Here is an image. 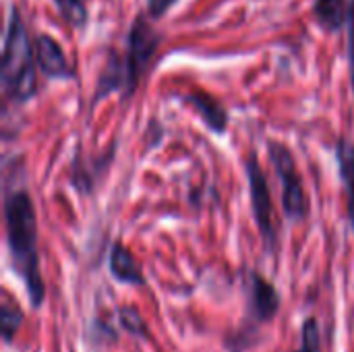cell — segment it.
<instances>
[{"label": "cell", "mask_w": 354, "mask_h": 352, "mask_svg": "<svg viewBox=\"0 0 354 352\" xmlns=\"http://www.w3.org/2000/svg\"><path fill=\"white\" fill-rule=\"evenodd\" d=\"M2 214L12 272L21 278L29 305L33 309H41L46 301V284L39 270L37 214L27 189H6Z\"/></svg>", "instance_id": "1"}, {"label": "cell", "mask_w": 354, "mask_h": 352, "mask_svg": "<svg viewBox=\"0 0 354 352\" xmlns=\"http://www.w3.org/2000/svg\"><path fill=\"white\" fill-rule=\"evenodd\" d=\"M0 89L2 98L12 104H27L37 93V62L33 39L21 17V10L12 4L2 39L0 62Z\"/></svg>", "instance_id": "2"}, {"label": "cell", "mask_w": 354, "mask_h": 352, "mask_svg": "<svg viewBox=\"0 0 354 352\" xmlns=\"http://www.w3.org/2000/svg\"><path fill=\"white\" fill-rule=\"evenodd\" d=\"M164 33L158 31L145 12H139L133 17L129 31H127V46H124V71H127V85L120 95L122 102L131 100L141 83V79L147 75V71L153 64V58L162 46Z\"/></svg>", "instance_id": "3"}, {"label": "cell", "mask_w": 354, "mask_h": 352, "mask_svg": "<svg viewBox=\"0 0 354 352\" xmlns=\"http://www.w3.org/2000/svg\"><path fill=\"white\" fill-rule=\"evenodd\" d=\"M268 156L270 162L282 183V212L288 222H303L309 212V197L303 185V176L299 172L295 154L290 151L288 145L276 139H268Z\"/></svg>", "instance_id": "4"}, {"label": "cell", "mask_w": 354, "mask_h": 352, "mask_svg": "<svg viewBox=\"0 0 354 352\" xmlns=\"http://www.w3.org/2000/svg\"><path fill=\"white\" fill-rule=\"evenodd\" d=\"M245 174H247V187H249V199H251V216L253 222L261 234V241L266 245L268 253H276L280 243H278V232L274 224V201H272V189L266 176V170L257 158L255 151L249 154L245 162Z\"/></svg>", "instance_id": "5"}, {"label": "cell", "mask_w": 354, "mask_h": 352, "mask_svg": "<svg viewBox=\"0 0 354 352\" xmlns=\"http://www.w3.org/2000/svg\"><path fill=\"white\" fill-rule=\"evenodd\" d=\"M245 290H247V319L253 326L272 324L282 309V295L278 293V288L257 270H247Z\"/></svg>", "instance_id": "6"}, {"label": "cell", "mask_w": 354, "mask_h": 352, "mask_svg": "<svg viewBox=\"0 0 354 352\" xmlns=\"http://www.w3.org/2000/svg\"><path fill=\"white\" fill-rule=\"evenodd\" d=\"M33 48H35V62L39 73L50 79V81H68L75 79L77 73L66 60V54L58 39L50 33H37L33 37Z\"/></svg>", "instance_id": "7"}, {"label": "cell", "mask_w": 354, "mask_h": 352, "mask_svg": "<svg viewBox=\"0 0 354 352\" xmlns=\"http://www.w3.org/2000/svg\"><path fill=\"white\" fill-rule=\"evenodd\" d=\"M180 100H183L185 104H189V106L199 114L201 122H203L212 133H216V135H224V133H226L230 116H228L226 106H224L218 98H214V95L207 93V91L195 89V91L185 93Z\"/></svg>", "instance_id": "8"}, {"label": "cell", "mask_w": 354, "mask_h": 352, "mask_svg": "<svg viewBox=\"0 0 354 352\" xmlns=\"http://www.w3.org/2000/svg\"><path fill=\"white\" fill-rule=\"evenodd\" d=\"M124 85H127V71H124V56L122 52L110 48L108 50V56H106V62L97 75V83H95V89H93V95H91V110L102 102L106 100L110 93H120L124 91Z\"/></svg>", "instance_id": "9"}, {"label": "cell", "mask_w": 354, "mask_h": 352, "mask_svg": "<svg viewBox=\"0 0 354 352\" xmlns=\"http://www.w3.org/2000/svg\"><path fill=\"white\" fill-rule=\"evenodd\" d=\"M108 270H110V276L120 282V284H129V286H145V274L137 261V257L131 253V249L116 241L110 249V255H108Z\"/></svg>", "instance_id": "10"}, {"label": "cell", "mask_w": 354, "mask_h": 352, "mask_svg": "<svg viewBox=\"0 0 354 352\" xmlns=\"http://www.w3.org/2000/svg\"><path fill=\"white\" fill-rule=\"evenodd\" d=\"M334 156L338 164V174L346 193V222L354 232V141L351 137H338L334 145Z\"/></svg>", "instance_id": "11"}, {"label": "cell", "mask_w": 354, "mask_h": 352, "mask_svg": "<svg viewBox=\"0 0 354 352\" xmlns=\"http://www.w3.org/2000/svg\"><path fill=\"white\" fill-rule=\"evenodd\" d=\"M351 0H313L311 12L315 23L328 33H340L348 23Z\"/></svg>", "instance_id": "12"}, {"label": "cell", "mask_w": 354, "mask_h": 352, "mask_svg": "<svg viewBox=\"0 0 354 352\" xmlns=\"http://www.w3.org/2000/svg\"><path fill=\"white\" fill-rule=\"evenodd\" d=\"M116 319L118 326L133 338L147 342L149 340V326L143 319L141 311L135 305H118L116 307Z\"/></svg>", "instance_id": "13"}, {"label": "cell", "mask_w": 354, "mask_h": 352, "mask_svg": "<svg viewBox=\"0 0 354 352\" xmlns=\"http://www.w3.org/2000/svg\"><path fill=\"white\" fill-rule=\"evenodd\" d=\"M21 326H23V311L10 299H4L0 307V338L6 346L12 344Z\"/></svg>", "instance_id": "14"}, {"label": "cell", "mask_w": 354, "mask_h": 352, "mask_svg": "<svg viewBox=\"0 0 354 352\" xmlns=\"http://www.w3.org/2000/svg\"><path fill=\"white\" fill-rule=\"evenodd\" d=\"M58 8L60 17L73 27V29H85L89 21V12L83 0H52Z\"/></svg>", "instance_id": "15"}, {"label": "cell", "mask_w": 354, "mask_h": 352, "mask_svg": "<svg viewBox=\"0 0 354 352\" xmlns=\"http://www.w3.org/2000/svg\"><path fill=\"white\" fill-rule=\"evenodd\" d=\"M295 352H322V332L315 317H307L301 326V349Z\"/></svg>", "instance_id": "16"}, {"label": "cell", "mask_w": 354, "mask_h": 352, "mask_svg": "<svg viewBox=\"0 0 354 352\" xmlns=\"http://www.w3.org/2000/svg\"><path fill=\"white\" fill-rule=\"evenodd\" d=\"M89 336H97V342L100 344H114V342H118V332L112 328V326H108V324H104L102 319H97L95 324H93V328L89 330Z\"/></svg>", "instance_id": "17"}, {"label": "cell", "mask_w": 354, "mask_h": 352, "mask_svg": "<svg viewBox=\"0 0 354 352\" xmlns=\"http://www.w3.org/2000/svg\"><path fill=\"white\" fill-rule=\"evenodd\" d=\"M178 0H145V15L147 19L151 21H158L162 19Z\"/></svg>", "instance_id": "18"}, {"label": "cell", "mask_w": 354, "mask_h": 352, "mask_svg": "<svg viewBox=\"0 0 354 352\" xmlns=\"http://www.w3.org/2000/svg\"><path fill=\"white\" fill-rule=\"evenodd\" d=\"M346 29H348V77H351V87L354 91V0H351Z\"/></svg>", "instance_id": "19"}]
</instances>
